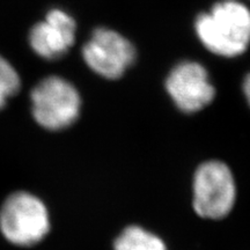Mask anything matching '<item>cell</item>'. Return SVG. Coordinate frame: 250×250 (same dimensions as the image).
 <instances>
[{
    "label": "cell",
    "instance_id": "6da1fadb",
    "mask_svg": "<svg viewBox=\"0 0 250 250\" xmlns=\"http://www.w3.org/2000/svg\"><path fill=\"white\" fill-rule=\"evenodd\" d=\"M195 29L198 39L212 54L236 57L250 44V11L236 0H223L210 12L197 17Z\"/></svg>",
    "mask_w": 250,
    "mask_h": 250
},
{
    "label": "cell",
    "instance_id": "7a4b0ae2",
    "mask_svg": "<svg viewBox=\"0 0 250 250\" xmlns=\"http://www.w3.org/2000/svg\"><path fill=\"white\" fill-rule=\"evenodd\" d=\"M51 220L45 203L24 190L11 192L0 205V234L14 247L28 248L50 232Z\"/></svg>",
    "mask_w": 250,
    "mask_h": 250
},
{
    "label": "cell",
    "instance_id": "3957f363",
    "mask_svg": "<svg viewBox=\"0 0 250 250\" xmlns=\"http://www.w3.org/2000/svg\"><path fill=\"white\" fill-rule=\"evenodd\" d=\"M31 115L40 126L49 131L70 127L78 120L81 99L76 87L61 77H48L30 94Z\"/></svg>",
    "mask_w": 250,
    "mask_h": 250
},
{
    "label": "cell",
    "instance_id": "277c9868",
    "mask_svg": "<svg viewBox=\"0 0 250 250\" xmlns=\"http://www.w3.org/2000/svg\"><path fill=\"white\" fill-rule=\"evenodd\" d=\"M236 199V184L226 164L206 161L193 177V208L206 219H221L232 211Z\"/></svg>",
    "mask_w": 250,
    "mask_h": 250
},
{
    "label": "cell",
    "instance_id": "5b68a950",
    "mask_svg": "<svg viewBox=\"0 0 250 250\" xmlns=\"http://www.w3.org/2000/svg\"><path fill=\"white\" fill-rule=\"evenodd\" d=\"M83 57L96 74L105 79H118L133 64L136 49L117 31L98 28L83 45Z\"/></svg>",
    "mask_w": 250,
    "mask_h": 250
},
{
    "label": "cell",
    "instance_id": "8992f818",
    "mask_svg": "<svg viewBox=\"0 0 250 250\" xmlns=\"http://www.w3.org/2000/svg\"><path fill=\"white\" fill-rule=\"evenodd\" d=\"M166 88L176 107L187 114L204 109L215 95L206 68L190 61L179 62L170 71Z\"/></svg>",
    "mask_w": 250,
    "mask_h": 250
},
{
    "label": "cell",
    "instance_id": "52a82bcc",
    "mask_svg": "<svg viewBox=\"0 0 250 250\" xmlns=\"http://www.w3.org/2000/svg\"><path fill=\"white\" fill-rule=\"evenodd\" d=\"M76 21L66 12L51 9L45 20L35 24L29 34L31 49L45 59L64 56L76 40Z\"/></svg>",
    "mask_w": 250,
    "mask_h": 250
},
{
    "label": "cell",
    "instance_id": "ba28073f",
    "mask_svg": "<svg viewBox=\"0 0 250 250\" xmlns=\"http://www.w3.org/2000/svg\"><path fill=\"white\" fill-rule=\"evenodd\" d=\"M114 250H167V247L160 237L145 228L129 226L115 240Z\"/></svg>",
    "mask_w": 250,
    "mask_h": 250
},
{
    "label": "cell",
    "instance_id": "9c48e42d",
    "mask_svg": "<svg viewBox=\"0 0 250 250\" xmlns=\"http://www.w3.org/2000/svg\"><path fill=\"white\" fill-rule=\"evenodd\" d=\"M21 80L11 62L0 56V110L19 92Z\"/></svg>",
    "mask_w": 250,
    "mask_h": 250
},
{
    "label": "cell",
    "instance_id": "30bf717a",
    "mask_svg": "<svg viewBox=\"0 0 250 250\" xmlns=\"http://www.w3.org/2000/svg\"><path fill=\"white\" fill-rule=\"evenodd\" d=\"M243 93L247 99V102L250 105V73H248L243 80Z\"/></svg>",
    "mask_w": 250,
    "mask_h": 250
}]
</instances>
